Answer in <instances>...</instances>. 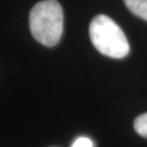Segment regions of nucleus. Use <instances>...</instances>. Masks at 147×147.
Segmentation results:
<instances>
[{"label":"nucleus","instance_id":"1","mask_svg":"<svg viewBox=\"0 0 147 147\" xmlns=\"http://www.w3.org/2000/svg\"><path fill=\"white\" fill-rule=\"evenodd\" d=\"M30 30L38 42L53 47L63 32V11L56 0L39 1L30 12Z\"/></svg>","mask_w":147,"mask_h":147},{"label":"nucleus","instance_id":"2","mask_svg":"<svg viewBox=\"0 0 147 147\" xmlns=\"http://www.w3.org/2000/svg\"><path fill=\"white\" fill-rule=\"evenodd\" d=\"M89 37L100 53L113 59H122L130 53V45L121 27L109 16L99 14L89 24Z\"/></svg>","mask_w":147,"mask_h":147},{"label":"nucleus","instance_id":"3","mask_svg":"<svg viewBox=\"0 0 147 147\" xmlns=\"http://www.w3.org/2000/svg\"><path fill=\"white\" fill-rule=\"evenodd\" d=\"M126 8L134 16L147 21V0H123Z\"/></svg>","mask_w":147,"mask_h":147},{"label":"nucleus","instance_id":"4","mask_svg":"<svg viewBox=\"0 0 147 147\" xmlns=\"http://www.w3.org/2000/svg\"><path fill=\"white\" fill-rule=\"evenodd\" d=\"M134 129L141 136L147 138V112L137 117L134 121Z\"/></svg>","mask_w":147,"mask_h":147},{"label":"nucleus","instance_id":"5","mask_svg":"<svg viewBox=\"0 0 147 147\" xmlns=\"http://www.w3.org/2000/svg\"><path fill=\"white\" fill-rule=\"evenodd\" d=\"M71 147H94V144L92 142V140H89L88 137H79L76 138Z\"/></svg>","mask_w":147,"mask_h":147}]
</instances>
